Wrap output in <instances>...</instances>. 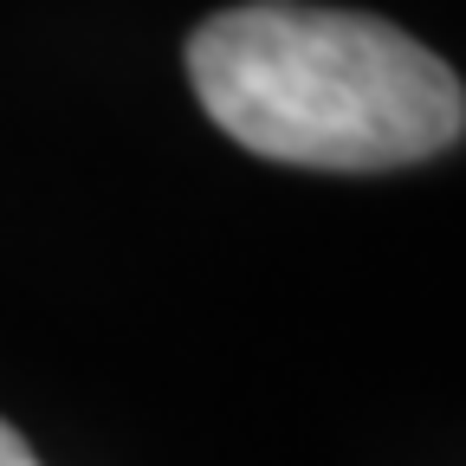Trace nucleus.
Masks as SVG:
<instances>
[{
  "mask_svg": "<svg viewBox=\"0 0 466 466\" xmlns=\"http://www.w3.org/2000/svg\"><path fill=\"white\" fill-rule=\"evenodd\" d=\"M188 78L233 143L291 168H408L466 130V91L447 58L350 7H227L195 26Z\"/></svg>",
  "mask_w": 466,
  "mask_h": 466,
  "instance_id": "1",
  "label": "nucleus"
},
{
  "mask_svg": "<svg viewBox=\"0 0 466 466\" xmlns=\"http://www.w3.org/2000/svg\"><path fill=\"white\" fill-rule=\"evenodd\" d=\"M0 466H39V460H33V447H26L7 421H0Z\"/></svg>",
  "mask_w": 466,
  "mask_h": 466,
  "instance_id": "2",
  "label": "nucleus"
}]
</instances>
